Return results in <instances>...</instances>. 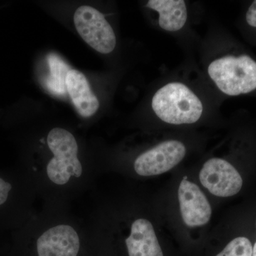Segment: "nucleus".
Listing matches in <instances>:
<instances>
[{
  "label": "nucleus",
  "mask_w": 256,
  "mask_h": 256,
  "mask_svg": "<svg viewBox=\"0 0 256 256\" xmlns=\"http://www.w3.org/2000/svg\"><path fill=\"white\" fill-rule=\"evenodd\" d=\"M152 107L160 119L173 124H194L203 112L202 101L181 82H170L159 89Z\"/></svg>",
  "instance_id": "obj_1"
},
{
  "label": "nucleus",
  "mask_w": 256,
  "mask_h": 256,
  "mask_svg": "<svg viewBox=\"0 0 256 256\" xmlns=\"http://www.w3.org/2000/svg\"><path fill=\"white\" fill-rule=\"evenodd\" d=\"M66 84L67 92L78 114L84 118L95 114L100 104L84 74L75 69H70L67 73Z\"/></svg>",
  "instance_id": "obj_9"
},
{
  "label": "nucleus",
  "mask_w": 256,
  "mask_h": 256,
  "mask_svg": "<svg viewBox=\"0 0 256 256\" xmlns=\"http://www.w3.org/2000/svg\"><path fill=\"white\" fill-rule=\"evenodd\" d=\"M252 256H256V242L254 248H252Z\"/></svg>",
  "instance_id": "obj_16"
},
{
  "label": "nucleus",
  "mask_w": 256,
  "mask_h": 256,
  "mask_svg": "<svg viewBox=\"0 0 256 256\" xmlns=\"http://www.w3.org/2000/svg\"><path fill=\"white\" fill-rule=\"evenodd\" d=\"M47 142L54 154L46 168L50 181L64 185L72 176L80 178L82 168L78 159V144L73 134L63 128H54L48 133Z\"/></svg>",
  "instance_id": "obj_3"
},
{
  "label": "nucleus",
  "mask_w": 256,
  "mask_h": 256,
  "mask_svg": "<svg viewBox=\"0 0 256 256\" xmlns=\"http://www.w3.org/2000/svg\"><path fill=\"white\" fill-rule=\"evenodd\" d=\"M208 73L226 95L246 94L256 89V62L248 55L226 56L208 66Z\"/></svg>",
  "instance_id": "obj_2"
},
{
  "label": "nucleus",
  "mask_w": 256,
  "mask_h": 256,
  "mask_svg": "<svg viewBox=\"0 0 256 256\" xmlns=\"http://www.w3.org/2000/svg\"><path fill=\"white\" fill-rule=\"evenodd\" d=\"M202 184L216 196L228 197L242 190V180L236 169L226 160L212 158L204 163L200 174Z\"/></svg>",
  "instance_id": "obj_6"
},
{
  "label": "nucleus",
  "mask_w": 256,
  "mask_h": 256,
  "mask_svg": "<svg viewBox=\"0 0 256 256\" xmlns=\"http://www.w3.org/2000/svg\"><path fill=\"white\" fill-rule=\"evenodd\" d=\"M185 154L186 148L182 142L165 141L138 156L134 162V170L143 176L163 174L176 166Z\"/></svg>",
  "instance_id": "obj_5"
},
{
  "label": "nucleus",
  "mask_w": 256,
  "mask_h": 256,
  "mask_svg": "<svg viewBox=\"0 0 256 256\" xmlns=\"http://www.w3.org/2000/svg\"><path fill=\"white\" fill-rule=\"evenodd\" d=\"M79 248L78 234L69 225L52 227L37 240L38 256H77Z\"/></svg>",
  "instance_id": "obj_8"
},
{
  "label": "nucleus",
  "mask_w": 256,
  "mask_h": 256,
  "mask_svg": "<svg viewBox=\"0 0 256 256\" xmlns=\"http://www.w3.org/2000/svg\"><path fill=\"white\" fill-rule=\"evenodd\" d=\"M252 247L249 239L238 237L232 240L216 256H252Z\"/></svg>",
  "instance_id": "obj_13"
},
{
  "label": "nucleus",
  "mask_w": 256,
  "mask_h": 256,
  "mask_svg": "<svg viewBox=\"0 0 256 256\" xmlns=\"http://www.w3.org/2000/svg\"><path fill=\"white\" fill-rule=\"evenodd\" d=\"M76 28L82 40L104 54H110L116 46V37L110 24L98 10L82 6L74 16Z\"/></svg>",
  "instance_id": "obj_4"
},
{
  "label": "nucleus",
  "mask_w": 256,
  "mask_h": 256,
  "mask_svg": "<svg viewBox=\"0 0 256 256\" xmlns=\"http://www.w3.org/2000/svg\"><path fill=\"white\" fill-rule=\"evenodd\" d=\"M50 76L45 80V85L55 95H65L67 92L66 78L70 68L58 56L50 54L47 56Z\"/></svg>",
  "instance_id": "obj_12"
},
{
  "label": "nucleus",
  "mask_w": 256,
  "mask_h": 256,
  "mask_svg": "<svg viewBox=\"0 0 256 256\" xmlns=\"http://www.w3.org/2000/svg\"><path fill=\"white\" fill-rule=\"evenodd\" d=\"M126 244L129 256H164L152 225L143 218L133 222Z\"/></svg>",
  "instance_id": "obj_10"
},
{
  "label": "nucleus",
  "mask_w": 256,
  "mask_h": 256,
  "mask_svg": "<svg viewBox=\"0 0 256 256\" xmlns=\"http://www.w3.org/2000/svg\"><path fill=\"white\" fill-rule=\"evenodd\" d=\"M146 6L159 13L160 26L166 31H178L188 20V9L183 0H150Z\"/></svg>",
  "instance_id": "obj_11"
},
{
  "label": "nucleus",
  "mask_w": 256,
  "mask_h": 256,
  "mask_svg": "<svg viewBox=\"0 0 256 256\" xmlns=\"http://www.w3.org/2000/svg\"><path fill=\"white\" fill-rule=\"evenodd\" d=\"M247 23L252 28H256V0L252 2L246 13Z\"/></svg>",
  "instance_id": "obj_15"
},
{
  "label": "nucleus",
  "mask_w": 256,
  "mask_h": 256,
  "mask_svg": "<svg viewBox=\"0 0 256 256\" xmlns=\"http://www.w3.org/2000/svg\"><path fill=\"white\" fill-rule=\"evenodd\" d=\"M178 198L182 216L186 226H200L210 222L212 207L196 184L182 178L178 188Z\"/></svg>",
  "instance_id": "obj_7"
},
{
  "label": "nucleus",
  "mask_w": 256,
  "mask_h": 256,
  "mask_svg": "<svg viewBox=\"0 0 256 256\" xmlns=\"http://www.w3.org/2000/svg\"><path fill=\"white\" fill-rule=\"evenodd\" d=\"M11 190L12 185L0 178V206L8 200Z\"/></svg>",
  "instance_id": "obj_14"
}]
</instances>
